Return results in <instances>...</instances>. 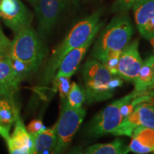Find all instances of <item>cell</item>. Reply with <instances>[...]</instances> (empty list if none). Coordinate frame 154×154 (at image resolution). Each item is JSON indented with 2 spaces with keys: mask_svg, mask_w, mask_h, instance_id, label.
Segmentation results:
<instances>
[{
  "mask_svg": "<svg viewBox=\"0 0 154 154\" xmlns=\"http://www.w3.org/2000/svg\"><path fill=\"white\" fill-rule=\"evenodd\" d=\"M132 8L140 35L146 39H154V0H140Z\"/></svg>",
  "mask_w": 154,
  "mask_h": 154,
  "instance_id": "obj_11",
  "label": "cell"
},
{
  "mask_svg": "<svg viewBox=\"0 0 154 154\" xmlns=\"http://www.w3.org/2000/svg\"><path fill=\"white\" fill-rule=\"evenodd\" d=\"M128 152V146L120 138L110 143L94 144L84 150V153L87 154H126Z\"/></svg>",
  "mask_w": 154,
  "mask_h": 154,
  "instance_id": "obj_17",
  "label": "cell"
},
{
  "mask_svg": "<svg viewBox=\"0 0 154 154\" xmlns=\"http://www.w3.org/2000/svg\"><path fill=\"white\" fill-rule=\"evenodd\" d=\"M42 38L31 26L22 29L11 41L9 55L26 63L36 72L47 54Z\"/></svg>",
  "mask_w": 154,
  "mask_h": 154,
  "instance_id": "obj_3",
  "label": "cell"
},
{
  "mask_svg": "<svg viewBox=\"0 0 154 154\" xmlns=\"http://www.w3.org/2000/svg\"><path fill=\"white\" fill-rule=\"evenodd\" d=\"M19 115V110L13 99H0V124L4 128L10 130Z\"/></svg>",
  "mask_w": 154,
  "mask_h": 154,
  "instance_id": "obj_18",
  "label": "cell"
},
{
  "mask_svg": "<svg viewBox=\"0 0 154 154\" xmlns=\"http://www.w3.org/2000/svg\"><path fill=\"white\" fill-rule=\"evenodd\" d=\"M150 58V60H151V66L153 67V70H154V55H152L151 57H149Z\"/></svg>",
  "mask_w": 154,
  "mask_h": 154,
  "instance_id": "obj_27",
  "label": "cell"
},
{
  "mask_svg": "<svg viewBox=\"0 0 154 154\" xmlns=\"http://www.w3.org/2000/svg\"><path fill=\"white\" fill-rule=\"evenodd\" d=\"M30 135L33 140V153H46L54 151L57 141L55 126L53 128L43 129Z\"/></svg>",
  "mask_w": 154,
  "mask_h": 154,
  "instance_id": "obj_16",
  "label": "cell"
},
{
  "mask_svg": "<svg viewBox=\"0 0 154 154\" xmlns=\"http://www.w3.org/2000/svg\"><path fill=\"white\" fill-rule=\"evenodd\" d=\"M143 60L138 51V40L136 39L125 47L121 54L117 76L123 80L134 82L137 78Z\"/></svg>",
  "mask_w": 154,
  "mask_h": 154,
  "instance_id": "obj_10",
  "label": "cell"
},
{
  "mask_svg": "<svg viewBox=\"0 0 154 154\" xmlns=\"http://www.w3.org/2000/svg\"><path fill=\"white\" fill-rule=\"evenodd\" d=\"M10 42H4L0 40V59L8 57L9 54Z\"/></svg>",
  "mask_w": 154,
  "mask_h": 154,
  "instance_id": "obj_24",
  "label": "cell"
},
{
  "mask_svg": "<svg viewBox=\"0 0 154 154\" xmlns=\"http://www.w3.org/2000/svg\"><path fill=\"white\" fill-rule=\"evenodd\" d=\"M134 34V26L127 15L114 17L103 29L94 43L91 54L103 63L108 58L121 55L129 44Z\"/></svg>",
  "mask_w": 154,
  "mask_h": 154,
  "instance_id": "obj_2",
  "label": "cell"
},
{
  "mask_svg": "<svg viewBox=\"0 0 154 154\" xmlns=\"http://www.w3.org/2000/svg\"><path fill=\"white\" fill-rule=\"evenodd\" d=\"M132 140L128 146L129 151L144 154L154 151V129L149 127L138 126L134 128Z\"/></svg>",
  "mask_w": 154,
  "mask_h": 154,
  "instance_id": "obj_15",
  "label": "cell"
},
{
  "mask_svg": "<svg viewBox=\"0 0 154 154\" xmlns=\"http://www.w3.org/2000/svg\"><path fill=\"white\" fill-rule=\"evenodd\" d=\"M68 0H34L33 2L38 20V34L45 38L50 34Z\"/></svg>",
  "mask_w": 154,
  "mask_h": 154,
  "instance_id": "obj_8",
  "label": "cell"
},
{
  "mask_svg": "<svg viewBox=\"0 0 154 154\" xmlns=\"http://www.w3.org/2000/svg\"><path fill=\"white\" fill-rule=\"evenodd\" d=\"M138 126L149 127L154 129L153 101L143 102L136 106L133 112L123 119L111 134L131 137L134 128Z\"/></svg>",
  "mask_w": 154,
  "mask_h": 154,
  "instance_id": "obj_9",
  "label": "cell"
},
{
  "mask_svg": "<svg viewBox=\"0 0 154 154\" xmlns=\"http://www.w3.org/2000/svg\"><path fill=\"white\" fill-rule=\"evenodd\" d=\"M14 129L7 141L9 153H33V140L32 136L25 128L24 123L18 116L14 122Z\"/></svg>",
  "mask_w": 154,
  "mask_h": 154,
  "instance_id": "obj_12",
  "label": "cell"
},
{
  "mask_svg": "<svg viewBox=\"0 0 154 154\" xmlns=\"http://www.w3.org/2000/svg\"><path fill=\"white\" fill-rule=\"evenodd\" d=\"M153 106H154V99H153Z\"/></svg>",
  "mask_w": 154,
  "mask_h": 154,
  "instance_id": "obj_28",
  "label": "cell"
},
{
  "mask_svg": "<svg viewBox=\"0 0 154 154\" xmlns=\"http://www.w3.org/2000/svg\"><path fill=\"white\" fill-rule=\"evenodd\" d=\"M30 1H31V2H33L34 1V0H30Z\"/></svg>",
  "mask_w": 154,
  "mask_h": 154,
  "instance_id": "obj_30",
  "label": "cell"
},
{
  "mask_svg": "<svg viewBox=\"0 0 154 154\" xmlns=\"http://www.w3.org/2000/svg\"><path fill=\"white\" fill-rule=\"evenodd\" d=\"M0 18L14 34L30 27L32 14L20 0H0Z\"/></svg>",
  "mask_w": 154,
  "mask_h": 154,
  "instance_id": "obj_7",
  "label": "cell"
},
{
  "mask_svg": "<svg viewBox=\"0 0 154 154\" xmlns=\"http://www.w3.org/2000/svg\"><path fill=\"white\" fill-rule=\"evenodd\" d=\"M94 38V37L89 38L85 43L71 50L66 54L61 61L54 77L72 76L80 66L81 62L84 59L89 47H91Z\"/></svg>",
  "mask_w": 154,
  "mask_h": 154,
  "instance_id": "obj_13",
  "label": "cell"
},
{
  "mask_svg": "<svg viewBox=\"0 0 154 154\" xmlns=\"http://www.w3.org/2000/svg\"><path fill=\"white\" fill-rule=\"evenodd\" d=\"M21 82L8 57L0 59V97L13 99Z\"/></svg>",
  "mask_w": 154,
  "mask_h": 154,
  "instance_id": "obj_14",
  "label": "cell"
},
{
  "mask_svg": "<svg viewBox=\"0 0 154 154\" xmlns=\"http://www.w3.org/2000/svg\"><path fill=\"white\" fill-rule=\"evenodd\" d=\"M101 16V11L98 10L73 26L62 43L54 51L46 65L42 79L44 85H47L52 82L61 61L71 50L79 47L89 38L95 37L103 25Z\"/></svg>",
  "mask_w": 154,
  "mask_h": 154,
  "instance_id": "obj_1",
  "label": "cell"
},
{
  "mask_svg": "<svg viewBox=\"0 0 154 154\" xmlns=\"http://www.w3.org/2000/svg\"><path fill=\"white\" fill-rule=\"evenodd\" d=\"M151 41H152V42H154V39H153V40H151ZM153 47H154V43H153Z\"/></svg>",
  "mask_w": 154,
  "mask_h": 154,
  "instance_id": "obj_29",
  "label": "cell"
},
{
  "mask_svg": "<svg viewBox=\"0 0 154 154\" xmlns=\"http://www.w3.org/2000/svg\"><path fill=\"white\" fill-rule=\"evenodd\" d=\"M63 101L60 116L55 125L57 141L54 153H62L68 149L86 116L84 108L74 109L69 106L66 100Z\"/></svg>",
  "mask_w": 154,
  "mask_h": 154,
  "instance_id": "obj_6",
  "label": "cell"
},
{
  "mask_svg": "<svg viewBox=\"0 0 154 154\" xmlns=\"http://www.w3.org/2000/svg\"><path fill=\"white\" fill-rule=\"evenodd\" d=\"M140 95H146L133 91L124 97L112 102L93 117L84 128L88 137L98 138L109 133H112L122 121L123 116L121 109L123 105Z\"/></svg>",
  "mask_w": 154,
  "mask_h": 154,
  "instance_id": "obj_5",
  "label": "cell"
},
{
  "mask_svg": "<svg viewBox=\"0 0 154 154\" xmlns=\"http://www.w3.org/2000/svg\"><path fill=\"white\" fill-rule=\"evenodd\" d=\"M0 136L6 140V142L9 140V136H9V131L4 128L1 124H0Z\"/></svg>",
  "mask_w": 154,
  "mask_h": 154,
  "instance_id": "obj_25",
  "label": "cell"
},
{
  "mask_svg": "<svg viewBox=\"0 0 154 154\" xmlns=\"http://www.w3.org/2000/svg\"><path fill=\"white\" fill-rule=\"evenodd\" d=\"M140 0H116L112 6V11L115 12L126 11L138 3Z\"/></svg>",
  "mask_w": 154,
  "mask_h": 154,
  "instance_id": "obj_22",
  "label": "cell"
},
{
  "mask_svg": "<svg viewBox=\"0 0 154 154\" xmlns=\"http://www.w3.org/2000/svg\"><path fill=\"white\" fill-rule=\"evenodd\" d=\"M70 78L71 77L68 76H58L54 77L52 80L54 88L59 91V96L62 101L66 99L67 95L70 91L71 85H72Z\"/></svg>",
  "mask_w": 154,
  "mask_h": 154,
  "instance_id": "obj_20",
  "label": "cell"
},
{
  "mask_svg": "<svg viewBox=\"0 0 154 154\" xmlns=\"http://www.w3.org/2000/svg\"><path fill=\"white\" fill-rule=\"evenodd\" d=\"M85 91L81 88L76 82H73L71 85L70 91L66 97V103L71 107L74 109H79L82 107L83 103L85 101Z\"/></svg>",
  "mask_w": 154,
  "mask_h": 154,
  "instance_id": "obj_19",
  "label": "cell"
},
{
  "mask_svg": "<svg viewBox=\"0 0 154 154\" xmlns=\"http://www.w3.org/2000/svg\"><path fill=\"white\" fill-rule=\"evenodd\" d=\"M8 58L13 69L22 82L31 73L34 72L33 69L23 61L9 55L8 56Z\"/></svg>",
  "mask_w": 154,
  "mask_h": 154,
  "instance_id": "obj_21",
  "label": "cell"
},
{
  "mask_svg": "<svg viewBox=\"0 0 154 154\" xmlns=\"http://www.w3.org/2000/svg\"><path fill=\"white\" fill-rule=\"evenodd\" d=\"M0 40L4 42H10V40L5 35V34H4L3 31L1 27H0Z\"/></svg>",
  "mask_w": 154,
  "mask_h": 154,
  "instance_id": "obj_26",
  "label": "cell"
},
{
  "mask_svg": "<svg viewBox=\"0 0 154 154\" xmlns=\"http://www.w3.org/2000/svg\"><path fill=\"white\" fill-rule=\"evenodd\" d=\"M82 74L86 103L90 104L112 97L113 91L110 88V82L114 75L101 62L95 59H88L82 67Z\"/></svg>",
  "mask_w": 154,
  "mask_h": 154,
  "instance_id": "obj_4",
  "label": "cell"
},
{
  "mask_svg": "<svg viewBox=\"0 0 154 154\" xmlns=\"http://www.w3.org/2000/svg\"><path fill=\"white\" fill-rule=\"evenodd\" d=\"M43 129H44V124L40 119H34L26 127V130L30 134H35V133H37Z\"/></svg>",
  "mask_w": 154,
  "mask_h": 154,
  "instance_id": "obj_23",
  "label": "cell"
}]
</instances>
